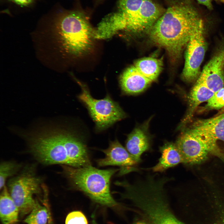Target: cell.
I'll list each match as a JSON object with an SVG mask.
<instances>
[{"instance_id": "1", "label": "cell", "mask_w": 224, "mask_h": 224, "mask_svg": "<svg viewBox=\"0 0 224 224\" xmlns=\"http://www.w3.org/2000/svg\"><path fill=\"white\" fill-rule=\"evenodd\" d=\"M204 22L202 12L191 1H177L170 5L149 29L150 37L177 58L198 26Z\"/></svg>"}, {"instance_id": "2", "label": "cell", "mask_w": 224, "mask_h": 224, "mask_svg": "<svg viewBox=\"0 0 224 224\" xmlns=\"http://www.w3.org/2000/svg\"><path fill=\"white\" fill-rule=\"evenodd\" d=\"M29 144L31 154L42 164H60L75 167L91 165L85 144L72 132L65 129H45L30 137Z\"/></svg>"}, {"instance_id": "3", "label": "cell", "mask_w": 224, "mask_h": 224, "mask_svg": "<svg viewBox=\"0 0 224 224\" xmlns=\"http://www.w3.org/2000/svg\"><path fill=\"white\" fill-rule=\"evenodd\" d=\"M172 177L147 174L133 183L124 182L125 192L122 196L129 200L149 224H184L172 211L166 184Z\"/></svg>"}, {"instance_id": "4", "label": "cell", "mask_w": 224, "mask_h": 224, "mask_svg": "<svg viewBox=\"0 0 224 224\" xmlns=\"http://www.w3.org/2000/svg\"><path fill=\"white\" fill-rule=\"evenodd\" d=\"M116 10L102 20L110 34L126 30L134 33L149 30L165 11L153 0H118Z\"/></svg>"}, {"instance_id": "5", "label": "cell", "mask_w": 224, "mask_h": 224, "mask_svg": "<svg viewBox=\"0 0 224 224\" xmlns=\"http://www.w3.org/2000/svg\"><path fill=\"white\" fill-rule=\"evenodd\" d=\"M63 172L72 185L91 199L102 205L114 207L118 203L110 191L111 177L119 170H100L91 165L75 167L62 165Z\"/></svg>"}, {"instance_id": "6", "label": "cell", "mask_w": 224, "mask_h": 224, "mask_svg": "<svg viewBox=\"0 0 224 224\" xmlns=\"http://www.w3.org/2000/svg\"><path fill=\"white\" fill-rule=\"evenodd\" d=\"M85 12L73 10L62 12L58 16L56 24L60 34L63 45L68 53L75 57L87 53L96 39Z\"/></svg>"}, {"instance_id": "7", "label": "cell", "mask_w": 224, "mask_h": 224, "mask_svg": "<svg viewBox=\"0 0 224 224\" xmlns=\"http://www.w3.org/2000/svg\"><path fill=\"white\" fill-rule=\"evenodd\" d=\"M43 182L32 165L24 167L19 174L9 181L8 191L21 216L29 214L35 207L37 200L33 197L41 194L45 188Z\"/></svg>"}, {"instance_id": "8", "label": "cell", "mask_w": 224, "mask_h": 224, "mask_svg": "<svg viewBox=\"0 0 224 224\" xmlns=\"http://www.w3.org/2000/svg\"><path fill=\"white\" fill-rule=\"evenodd\" d=\"M217 141L208 133L191 127L178 138L175 144L183 163L195 164L204 161L210 153L220 157L222 156Z\"/></svg>"}, {"instance_id": "9", "label": "cell", "mask_w": 224, "mask_h": 224, "mask_svg": "<svg viewBox=\"0 0 224 224\" xmlns=\"http://www.w3.org/2000/svg\"><path fill=\"white\" fill-rule=\"evenodd\" d=\"M82 92L78 98L87 108L98 131L105 129L114 123L124 118L126 114L116 102L109 95L104 98L97 100L91 96L86 85L76 79Z\"/></svg>"}, {"instance_id": "10", "label": "cell", "mask_w": 224, "mask_h": 224, "mask_svg": "<svg viewBox=\"0 0 224 224\" xmlns=\"http://www.w3.org/2000/svg\"><path fill=\"white\" fill-rule=\"evenodd\" d=\"M205 22L201 23L191 37L187 46L184 66L182 73L183 79L191 82L198 78L200 68L207 47L204 32Z\"/></svg>"}, {"instance_id": "11", "label": "cell", "mask_w": 224, "mask_h": 224, "mask_svg": "<svg viewBox=\"0 0 224 224\" xmlns=\"http://www.w3.org/2000/svg\"><path fill=\"white\" fill-rule=\"evenodd\" d=\"M197 82L214 92L224 87V45L205 66Z\"/></svg>"}, {"instance_id": "12", "label": "cell", "mask_w": 224, "mask_h": 224, "mask_svg": "<svg viewBox=\"0 0 224 224\" xmlns=\"http://www.w3.org/2000/svg\"><path fill=\"white\" fill-rule=\"evenodd\" d=\"M104 158L97 161L100 166H117L122 167L121 174L137 170L135 166L138 163L118 141L116 139L110 142L109 147L102 150Z\"/></svg>"}, {"instance_id": "13", "label": "cell", "mask_w": 224, "mask_h": 224, "mask_svg": "<svg viewBox=\"0 0 224 224\" xmlns=\"http://www.w3.org/2000/svg\"><path fill=\"white\" fill-rule=\"evenodd\" d=\"M152 82L140 72L134 65L127 68L119 78L122 90L129 94H135L143 91Z\"/></svg>"}, {"instance_id": "14", "label": "cell", "mask_w": 224, "mask_h": 224, "mask_svg": "<svg viewBox=\"0 0 224 224\" xmlns=\"http://www.w3.org/2000/svg\"><path fill=\"white\" fill-rule=\"evenodd\" d=\"M160 151L161 156L158 162L150 168L153 172H162L183 163L182 156L175 143L166 142L160 147Z\"/></svg>"}, {"instance_id": "15", "label": "cell", "mask_w": 224, "mask_h": 224, "mask_svg": "<svg viewBox=\"0 0 224 224\" xmlns=\"http://www.w3.org/2000/svg\"><path fill=\"white\" fill-rule=\"evenodd\" d=\"M149 139L141 128H136L128 136L126 148L129 153L139 163L142 154L150 148Z\"/></svg>"}, {"instance_id": "16", "label": "cell", "mask_w": 224, "mask_h": 224, "mask_svg": "<svg viewBox=\"0 0 224 224\" xmlns=\"http://www.w3.org/2000/svg\"><path fill=\"white\" fill-rule=\"evenodd\" d=\"M0 197V217L2 224H16L18 221L19 209L5 186Z\"/></svg>"}, {"instance_id": "17", "label": "cell", "mask_w": 224, "mask_h": 224, "mask_svg": "<svg viewBox=\"0 0 224 224\" xmlns=\"http://www.w3.org/2000/svg\"><path fill=\"white\" fill-rule=\"evenodd\" d=\"M214 92L203 84L196 82L191 90L189 96V109L183 122L186 123L190 119L197 107L202 103L208 101Z\"/></svg>"}, {"instance_id": "18", "label": "cell", "mask_w": 224, "mask_h": 224, "mask_svg": "<svg viewBox=\"0 0 224 224\" xmlns=\"http://www.w3.org/2000/svg\"><path fill=\"white\" fill-rule=\"evenodd\" d=\"M191 127L207 132L217 140L224 141V113L214 117L198 120Z\"/></svg>"}, {"instance_id": "19", "label": "cell", "mask_w": 224, "mask_h": 224, "mask_svg": "<svg viewBox=\"0 0 224 224\" xmlns=\"http://www.w3.org/2000/svg\"><path fill=\"white\" fill-rule=\"evenodd\" d=\"M134 65L137 69L152 82L155 80L162 68V60L152 57H144L137 60Z\"/></svg>"}, {"instance_id": "20", "label": "cell", "mask_w": 224, "mask_h": 224, "mask_svg": "<svg viewBox=\"0 0 224 224\" xmlns=\"http://www.w3.org/2000/svg\"><path fill=\"white\" fill-rule=\"evenodd\" d=\"M49 214L46 207L41 205L37 200L35 207L24 221L27 224H47Z\"/></svg>"}, {"instance_id": "21", "label": "cell", "mask_w": 224, "mask_h": 224, "mask_svg": "<svg viewBox=\"0 0 224 224\" xmlns=\"http://www.w3.org/2000/svg\"><path fill=\"white\" fill-rule=\"evenodd\" d=\"M21 165L17 163L11 161L2 162L0 166V189L1 190L5 186L7 179L12 176L21 169Z\"/></svg>"}, {"instance_id": "22", "label": "cell", "mask_w": 224, "mask_h": 224, "mask_svg": "<svg viewBox=\"0 0 224 224\" xmlns=\"http://www.w3.org/2000/svg\"><path fill=\"white\" fill-rule=\"evenodd\" d=\"M207 102L205 108L208 110H218L224 107V87L214 92Z\"/></svg>"}, {"instance_id": "23", "label": "cell", "mask_w": 224, "mask_h": 224, "mask_svg": "<svg viewBox=\"0 0 224 224\" xmlns=\"http://www.w3.org/2000/svg\"><path fill=\"white\" fill-rule=\"evenodd\" d=\"M65 224H88L86 218L83 213L80 211L72 212L67 216Z\"/></svg>"}, {"instance_id": "24", "label": "cell", "mask_w": 224, "mask_h": 224, "mask_svg": "<svg viewBox=\"0 0 224 224\" xmlns=\"http://www.w3.org/2000/svg\"><path fill=\"white\" fill-rule=\"evenodd\" d=\"M192 1V0H188ZM199 3L205 6L209 10L211 11L213 9L212 3V1H215L224 4V0H196Z\"/></svg>"}, {"instance_id": "25", "label": "cell", "mask_w": 224, "mask_h": 224, "mask_svg": "<svg viewBox=\"0 0 224 224\" xmlns=\"http://www.w3.org/2000/svg\"><path fill=\"white\" fill-rule=\"evenodd\" d=\"M19 5L27 6L31 4L34 0H10Z\"/></svg>"}, {"instance_id": "26", "label": "cell", "mask_w": 224, "mask_h": 224, "mask_svg": "<svg viewBox=\"0 0 224 224\" xmlns=\"http://www.w3.org/2000/svg\"><path fill=\"white\" fill-rule=\"evenodd\" d=\"M92 224H98L95 220L92 221ZM132 224H149L148 222H146L142 221H138L134 222Z\"/></svg>"}, {"instance_id": "27", "label": "cell", "mask_w": 224, "mask_h": 224, "mask_svg": "<svg viewBox=\"0 0 224 224\" xmlns=\"http://www.w3.org/2000/svg\"><path fill=\"white\" fill-rule=\"evenodd\" d=\"M221 224H224V221Z\"/></svg>"}]
</instances>
